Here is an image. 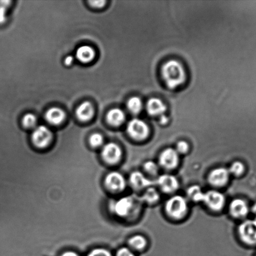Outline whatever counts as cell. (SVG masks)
I'll return each instance as SVG.
<instances>
[{
  "instance_id": "obj_1",
  "label": "cell",
  "mask_w": 256,
  "mask_h": 256,
  "mask_svg": "<svg viewBox=\"0 0 256 256\" xmlns=\"http://www.w3.org/2000/svg\"><path fill=\"white\" fill-rule=\"evenodd\" d=\"M162 74L165 84L172 89L184 84L186 78L184 67L176 60H170L165 64Z\"/></svg>"
},
{
  "instance_id": "obj_2",
  "label": "cell",
  "mask_w": 256,
  "mask_h": 256,
  "mask_svg": "<svg viewBox=\"0 0 256 256\" xmlns=\"http://www.w3.org/2000/svg\"><path fill=\"white\" fill-rule=\"evenodd\" d=\"M187 200L181 196H174L167 200L165 209L168 214L175 219L184 216L187 210Z\"/></svg>"
},
{
  "instance_id": "obj_3",
  "label": "cell",
  "mask_w": 256,
  "mask_h": 256,
  "mask_svg": "<svg viewBox=\"0 0 256 256\" xmlns=\"http://www.w3.org/2000/svg\"><path fill=\"white\" fill-rule=\"evenodd\" d=\"M127 132L135 140H144L149 136V128L142 120L134 119L128 124Z\"/></svg>"
},
{
  "instance_id": "obj_4",
  "label": "cell",
  "mask_w": 256,
  "mask_h": 256,
  "mask_svg": "<svg viewBox=\"0 0 256 256\" xmlns=\"http://www.w3.org/2000/svg\"><path fill=\"white\" fill-rule=\"evenodd\" d=\"M240 238L247 244H256V220H247L240 225Z\"/></svg>"
},
{
  "instance_id": "obj_5",
  "label": "cell",
  "mask_w": 256,
  "mask_h": 256,
  "mask_svg": "<svg viewBox=\"0 0 256 256\" xmlns=\"http://www.w3.org/2000/svg\"><path fill=\"white\" fill-rule=\"evenodd\" d=\"M225 199L224 194L217 190H209L204 192L203 202L210 210H219L224 207Z\"/></svg>"
},
{
  "instance_id": "obj_6",
  "label": "cell",
  "mask_w": 256,
  "mask_h": 256,
  "mask_svg": "<svg viewBox=\"0 0 256 256\" xmlns=\"http://www.w3.org/2000/svg\"><path fill=\"white\" fill-rule=\"evenodd\" d=\"M179 160V154L172 148H167L163 150L159 157L160 166L167 170L174 169Z\"/></svg>"
},
{
  "instance_id": "obj_7",
  "label": "cell",
  "mask_w": 256,
  "mask_h": 256,
  "mask_svg": "<svg viewBox=\"0 0 256 256\" xmlns=\"http://www.w3.org/2000/svg\"><path fill=\"white\" fill-rule=\"evenodd\" d=\"M32 140L34 144L39 148H44L49 144L52 140L51 130L45 126L35 128L32 133Z\"/></svg>"
},
{
  "instance_id": "obj_8",
  "label": "cell",
  "mask_w": 256,
  "mask_h": 256,
  "mask_svg": "<svg viewBox=\"0 0 256 256\" xmlns=\"http://www.w3.org/2000/svg\"><path fill=\"white\" fill-rule=\"evenodd\" d=\"M111 210L120 216H125L129 214L134 207V200L130 197H124L112 202Z\"/></svg>"
},
{
  "instance_id": "obj_9",
  "label": "cell",
  "mask_w": 256,
  "mask_h": 256,
  "mask_svg": "<svg viewBox=\"0 0 256 256\" xmlns=\"http://www.w3.org/2000/svg\"><path fill=\"white\" fill-rule=\"evenodd\" d=\"M102 154L107 162L114 164L119 162L121 158L122 150L117 144L110 142L103 148Z\"/></svg>"
},
{
  "instance_id": "obj_10",
  "label": "cell",
  "mask_w": 256,
  "mask_h": 256,
  "mask_svg": "<svg viewBox=\"0 0 256 256\" xmlns=\"http://www.w3.org/2000/svg\"><path fill=\"white\" fill-rule=\"evenodd\" d=\"M157 184L163 192L170 193L175 192L179 188V182L174 176L163 174L157 180Z\"/></svg>"
},
{
  "instance_id": "obj_11",
  "label": "cell",
  "mask_w": 256,
  "mask_h": 256,
  "mask_svg": "<svg viewBox=\"0 0 256 256\" xmlns=\"http://www.w3.org/2000/svg\"><path fill=\"white\" fill-rule=\"evenodd\" d=\"M229 170L225 168H218L212 170L209 176V182L215 186H222L226 184L229 180Z\"/></svg>"
},
{
  "instance_id": "obj_12",
  "label": "cell",
  "mask_w": 256,
  "mask_h": 256,
  "mask_svg": "<svg viewBox=\"0 0 256 256\" xmlns=\"http://www.w3.org/2000/svg\"><path fill=\"white\" fill-rule=\"evenodd\" d=\"M105 184L109 189L115 192L122 190L126 186V182L124 176L118 172L109 173L105 178Z\"/></svg>"
},
{
  "instance_id": "obj_13",
  "label": "cell",
  "mask_w": 256,
  "mask_h": 256,
  "mask_svg": "<svg viewBox=\"0 0 256 256\" xmlns=\"http://www.w3.org/2000/svg\"><path fill=\"white\" fill-rule=\"evenodd\" d=\"M230 212L235 218H244L249 212V207L244 200H234L230 203Z\"/></svg>"
},
{
  "instance_id": "obj_14",
  "label": "cell",
  "mask_w": 256,
  "mask_h": 256,
  "mask_svg": "<svg viewBox=\"0 0 256 256\" xmlns=\"http://www.w3.org/2000/svg\"><path fill=\"white\" fill-rule=\"evenodd\" d=\"M130 182L135 189H143V188H150L153 182L147 179L142 172H132L130 176Z\"/></svg>"
},
{
  "instance_id": "obj_15",
  "label": "cell",
  "mask_w": 256,
  "mask_h": 256,
  "mask_svg": "<svg viewBox=\"0 0 256 256\" xmlns=\"http://www.w3.org/2000/svg\"><path fill=\"white\" fill-rule=\"evenodd\" d=\"M147 112L151 116H160L164 115L166 111V106L161 100L157 98H152L147 104Z\"/></svg>"
},
{
  "instance_id": "obj_16",
  "label": "cell",
  "mask_w": 256,
  "mask_h": 256,
  "mask_svg": "<svg viewBox=\"0 0 256 256\" xmlns=\"http://www.w3.org/2000/svg\"><path fill=\"white\" fill-rule=\"evenodd\" d=\"M45 117L50 124L58 125L64 121L65 114L62 110L54 107L48 110Z\"/></svg>"
},
{
  "instance_id": "obj_17",
  "label": "cell",
  "mask_w": 256,
  "mask_h": 256,
  "mask_svg": "<svg viewBox=\"0 0 256 256\" xmlns=\"http://www.w3.org/2000/svg\"><path fill=\"white\" fill-rule=\"evenodd\" d=\"M94 114V109L90 102H84L80 105L76 111L78 118L82 122L89 121Z\"/></svg>"
},
{
  "instance_id": "obj_18",
  "label": "cell",
  "mask_w": 256,
  "mask_h": 256,
  "mask_svg": "<svg viewBox=\"0 0 256 256\" xmlns=\"http://www.w3.org/2000/svg\"><path fill=\"white\" fill-rule=\"evenodd\" d=\"M107 119L109 124L112 126H119L124 122L125 116L121 110L113 109L108 112Z\"/></svg>"
},
{
  "instance_id": "obj_19",
  "label": "cell",
  "mask_w": 256,
  "mask_h": 256,
  "mask_svg": "<svg viewBox=\"0 0 256 256\" xmlns=\"http://www.w3.org/2000/svg\"><path fill=\"white\" fill-rule=\"evenodd\" d=\"M76 56L80 62L87 64L92 61L95 57V52L89 46H80L77 50Z\"/></svg>"
},
{
  "instance_id": "obj_20",
  "label": "cell",
  "mask_w": 256,
  "mask_h": 256,
  "mask_svg": "<svg viewBox=\"0 0 256 256\" xmlns=\"http://www.w3.org/2000/svg\"><path fill=\"white\" fill-rule=\"evenodd\" d=\"M187 195L193 202H201L204 199V192L199 186L194 185L187 190Z\"/></svg>"
},
{
  "instance_id": "obj_21",
  "label": "cell",
  "mask_w": 256,
  "mask_h": 256,
  "mask_svg": "<svg viewBox=\"0 0 256 256\" xmlns=\"http://www.w3.org/2000/svg\"><path fill=\"white\" fill-rule=\"evenodd\" d=\"M130 246L135 250H141L146 246L147 240L141 235H135L129 240Z\"/></svg>"
},
{
  "instance_id": "obj_22",
  "label": "cell",
  "mask_w": 256,
  "mask_h": 256,
  "mask_svg": "<svg viewBox=\"0 0 256 256\" xmlns=\"http://www.w3.org/2000/svg\"><path fill=\"white\" fill-rule=\"evenodd\" d=\"M127 107L133 114H139L142 109L141 100L138 97H132L127 102Z\"/></svg>"
},
{
  "instance_id": "obj_23",
  "label": "cell",
  "mask_w": 256,
  "mask_h": 256,
  "mask_svg": "<svg viewBox=\"0 0 256 256\" xmlns=\"http://www.w3.org/2000/svg\"><path fill=\"white\" fill-rule=\"evenodd\" d=\"M143 200L147 202L154 203L159 199V194L154 188H149L143 196Z\"/></svg>"
},
{
  "instance_id": "obj_24",
  "label": "cell",
  "mask_w": 256,
  "mask_h": 256,
  "mask_svg": "<svg viewBox=\"0 0 256 256\" xmlns=\"http://www.w3.org/2000/svg\"><path fill=\"white\" fill-rule=\"evenodd\" d=\"M244 170V166L241 162H235L231 165L229 172L234 176H239L242 174Z\"/></svg>"
},
{
  "instance_id": "obj_25",
  "label": "cell",
  "mask_w": 256,
  "mask_h": 256,
  "mask_svg": "<svg viewBox=\"0 0 256 256\" xmlns=\"http://www.w3.org/2000/svg\"><path fill=\"white\" fill-rule=\"evenodd\" d=\"M37 122V118L33 114H27L23 118V124L28 128H34Z\"/></svg>"
},
{
  "instance_id": "obj_26",
  "label": "cell",
  "mask_w": 256,
  "mask_h": 256,
  "mask_svg": "<svg viewBox=\"0 0 256 256\" xmlns=\"http://www.w3.org/2000/svg\"><path fill=\"white\" fill-rule=\"evenodd\" d=\"M10 4V1H0V24L6 21L7 11Z\"/></svg>"
},
{
  "instance_id": "obj_27",
  "label": "cell",
  "mask_w": 256,
  "mask_h": 256,
  "mask_svg": "<svg viewBox=\"0 0 256 256\" xmlns=\"http://www.w3.org/2000/svg\"><path fill=\"white\" fill-rule=\"evenodd\" d=\"M144 168L145 172L152 175L157 174L158 170H159V168H158L156 163L151 162V160H148V162H145Z\"/></svg>"
},
{
  "instance_id": "obj_28",
  "label": "cell",
  "mask_w": 256,
  "mask_h": 256,
  "mask_svg": "<svg viewBox=\"0 0 256 256\" xmlns=\"http://www.w3.org/2000/svg\"><path fill=\"white\" fill-rule=\"evenodd\" d=\"M103 142H104V138L99 133L92 135L90 138V144L94 147L100 146L102 144Z\"/></svg>"
},
{
  "instance_id": "obj_29",
  "label": "cell",
  "mask_w": 256,
  "mask_h": 256,
  "mask_svg": "<svg viewBox=\"0 0 256 256\" xmlns=\"http://www.w3.org/2000/svg\"><path fill=\"white\" fill-rule=\"evenodd\" d=\"M87 256H112L109 250L104 249H96L93 250Z\"/></svg>"
},
{
  "instance_id": "obj_30",
  "label": "cell",
  "mask_w": 256,
  "mask_h": 256,
  "mask_svg": "<svg viewBox=\"0 0 256 256\" xmlns=\"http://www.w3.org/2000/svg\"><path fill=\"white\" fill-rule=\"evenodd\" d=\"M188 150H189V145H188L187 142H184V140H181V142L177 143V149L175 150L179 154V153L184 154V153L187 152Z\"/></svg>"
},
{
  "instance_id": "obj_31",
  "label": "cell",
  "mask_w": 256,
  "mask_h": 256,
  "mask_svg": "<svg viewBox=\"0 0 256 256\" xmlns=\"http://www.w3.org/2000/svg\"><path fill=\"white\" fill-rule=\"evenodd\" d=\"M116 256H135L134 253L126 248H122L118 250Z\"/></svg>"
},
{
  "instance_id": "obj_32",
  "label": "cell",
  "mask_w": 256,
  "mask_h": 256,
  "mask_svg": "<svg viewBox=\"0 0 256 256\" xmlns=\"http://www.w3.org/2000/svg\"><path fill=\"white\" fill-rule=\"evenodd\" d=\"M105 4V1H91L90 2V4L92 5V6L95 8H102L104 6Z\"/></svg>"
},
{
  "instance_id": "obj_33",
  "label": "cell",
  "mask_w": 256,
  "mask_h": 256,
  "mask_svg": "<svg viewBox=\"0 0 256 256\" xmlns=\"http://www.w3.org/2000/svg\"><path fill=\"white\" fill-rule=\"evenodd\" d=\"M74 57L72 56H69L66 58V59L65 60V64L67 65V66H70L72 64L73 62H74Z\"/></svg>"
},
{
  "instance_id": "obj_34",
  "label": "cell",
  "mask_w": 256,
  "mask_h": 256,
  "mask_svg": "<svg viewBox=\"0 0 256 256\" xmlns=\"http://www.w3.org/2000/svg\"><path fill=\"white\" fill-rule=\"evenodd\" d=\"M168 121H169V119H168V118L165 116L164 114L160 116V122H161V124H167Z\"/></svg>"
},
{
  "instance_id": "obj_35",
  "label": "cell",
  "mask_w": 256,
  "mask_h": 256,
  "mask_svg": "<svg viewBox=\"0 0 256 256\" xmlns=\"http://www.w3.org/2000/svg\"><path fill=\"white\" fill-rule=\"evenodd\" d=\"M61 256H79L77 254V253H75V252H66L64 253Z\"/></svg>"
},
{
  "instance_id": "obj_36",
  "label": "cell",
  "mask_w": 256,
  "mask_h": 256,
  "mask_svg": "<svg viewBox=\"0 0 256 256\" xmlns=\"http://www.w3.org/2000/svg\"><path fill=\"white\" fill-rule=\"evenodd\" d=\"M252 212L255 215V220H256V204L252 208Z\"/></svg>"
}]
</instances>
